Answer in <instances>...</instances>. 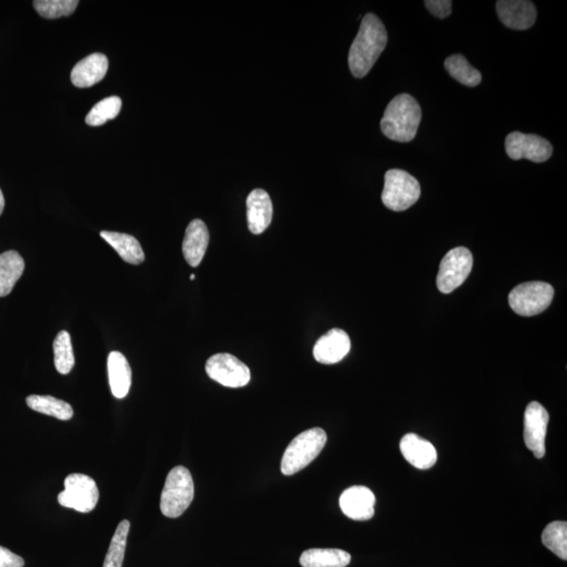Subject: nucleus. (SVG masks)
I'll use <instances>...</instances> for the list:
<instances>
[{
    "label": "nucleus",
    "instance_id": "5701e85b",
    "mask_svg": "<svg viewBox=\"0 0 567 567\" xmlns=\"http://www.w3.org/2000/svg\"><path fill=\"white\" fill-rule=\"evenodd\" d=\"M27 405L34 411L60 420H69L74 415L73 408L69 403L49 395L28 396Z\"/></svg>",
    "mask_w": 567,
    "mask_h": 567
},
{
    "label": "nucleus",
    "instance_id": "dca6fc26",
    "mask_svg": "<svg viewBox=\"0 0 567 567\" xmlns=\"http://www.w3.org/2000/svg\"><path fill=\"white\" fill-rule=\"evenodd\" d=\"M247 207L248 230L254 235H261L272 221L273 207L271 197L264 190L256 189L250 192Z\"/></svg>",
    "mask_w": 567,
    "mask_h": 567
},
{
    "label": "nucleus",
    "instance_id": "7c9ffc66",
    "mask_svg": "<svg viewBox=\"0 0 567 567\" xmlns=\"http://www.w3.org/2000/svg\"><path fill=\"white\" fill-rule=\"evenodd\" d=\"M25 560L12 553L10 549L0 547V567H23Z\"/></svg>",
    "mask_w": 567,
    "mask_h": 567
},
{
    "label": "nucleus",
    "instance_id": "f03ea898",
    "mask_svg": "<svg viewBox=\"0 0 567 567\" xmlns=\"http://www.w3.org/2000/svg\"><path fill=\"white\" fill-rule=\"evenodd\" d=\"M422 121V109L417 99L401 93L388 104L381 121L385 136L396 142H410L417 137Z\"/></svg>",
    "mask_w": 567,
    "mask_h": 567
},
{
    "label": "nucleus",
    "instance_id": "a878e982",
    "mask_svg": "<svg viewBox=\"0 0 567 567\" xmlns=\"http://www.w3.org/2000/svg\"><path fill=\"white\" fill-rule=\"evenodd\" d=\"M131 523L128 520H122L110 541L109 548L105 557L103 567H122L124 563L126 541L130 533Z\"/></svg>",
    "mask_w": 567,
    "mask_h": 567
},
{
    "label": "nucleus",
    "instance_id": "ddd939ff",
    "mask_svg": "<svg viewBox=\"0 0 567 567\" xmlns=\"http://www.w3.org/2000/svg\"><path fill=\"white\" fill-rule=\"evenodd\" d=\"M376 501V496L370 489L354 485L343 492L340 506L348 518L356 522H365L374 516Z\"/></svg>",
    "mask_w": 567,
    "mask_h": 567
},
{
    "label": "nucleus",
    "instance_id": "2f4dec72",
    "mask_svg": "<svg viewBox=\"0 0 567 567\" xmlns=\"http://www.w3.org/2000/svg\"><path fill=\"white\" fill-rule=\"evenodd\" d=\"M4 209V197L2 190H0V215H2Z\"/></svg>",
    "mask_w": 567,
    "mask_h": 567
},
{
    "label": "nucleus",
    "instance_id": "39448f33",
    "mask_svg": "<svg viewBox=\"0 0 567 567\" xmlns=\"http://www.w3.org/2000/svg\"><path fill=\"white\" fill-rule=\"evenodd\" d=\"M422 194L420 185L410 174L401 169H390L385 174L382 201L393 212H403L414 206Z\"/></svg>",
    "mask_w": 567,
    "mask_h": 567
},
{
    "label": "nucleus",
    "instance_id": "393cba45",
    "mask_svg": "<svg viewBox=\"0 0 567 567\" xmlns=\"http://www.w3.org/2000/svg\"><path fill=\"white\" fill-rule=\"evenodd\" d=\"M542 543L560 559L567 560V522L549 523L543 531Z\"/></svg>",
    "mask_w": 567,
    "mask_h": 567
},
{
    "label": "nucleus",
    "instance_id": "4468645a",
    "mask_svg": "<svg viewBox=\"0 0 567 567\" xmlns=\"http://www.w3.org/2000/svg\"><path fill=\"white\" fill-rule=\"evenodd\" d=\"M351 349L350 337L342 329H332L320 336L314 344L315 360L324 365H333L346 358Z\"/></svg>",
    "mask_w": 567,
    "mask_h": 567
},
{
    "label": "nucleus",
    "instance_id": "7ed1b4c3",
    "mask_svg": "<svg viewBox=\"0 0 567 567\" xmlns=\"http://www.w3.org/2000/svg\"><path fill=\"white\" fill-rule=\"evenodd\" d=\"M195 496V485L190 472L184 466H175L168 473L161 494L160 508L167 518H178L190 507Z\"/></svg>",
    "mask_w": 567,
    "mask_h": 567
},
{
    "label": "nucleus",
    "instance_id": "f257e3e1",
    "mask_svg": "<svg viewBox=\"0 0 567 567\" xmlns=\"http://www.w3.org/2000/svg\"><path fill=\"white\" fill-rule=\"evenodd\" d=\"M387 44L388 33L383 21L377 15L368 13L349 52V68L354 77L362 78L370 72Z\"/></svg>",
    "mask_w": 567,
    "mask_h": 567
},
{
    "label": "nucleus",
    "instance_id": "aec40b11",
    "mask_svg": "<svg viewBox=\"0 0 567 567\" xmlns=\"http://www.w3.org/2000/svg\"><path fill=\"white\" fill-rule=\"evenodd\" d=\"M101 236L126 263H130L132 265H139L144 262L143 249L136 238L126 235V233L114 231H101Z\"/></svg>",
    "mask_w": 567,
    "mask_h": 567
},
{
    "label": "nucleus",
    "instance_id": "6ab92c4d",
    "mask_svg": "<svg viewBox=\"0 0 567 567\" xmlns=\"http://www.w3.org/2000/svg\"><path fill=\"white\" fill-rule=\"evenodd\" d=\"M110 390L116 399H125L131 389L132 369L126 356L118 351L110 352L108 359Z\"/></svg>",
    "mask_w": 567,
    "mask_h": 567
},
{
    "label": "nucleus",
    "instance_id": "6e6552de",
    "mask_svg": "<svg viewBox=\"0 0 567 567\" xmlns=\"http://www.w3.org/2000/svg\"><path fill=\"white\" fill-rule=\"evenodd\" d=\"M473 255L466 247H456L443 256L437 274V288L442 294H451L466 282L472 271Z\"/></svg>",
    "mask_w": 567,
    "mask_h": 567
},
{
    "label": "nucleus",
    "instance_id": "bb28decb",
    "mask_svg": "<svg viewBox=\"0 0 567 567\" xmlns=\"http://www.w3.org/2000/svg\"><path fill=\"white\" fill-rule=\"evenodd\" d=\"M53 349H54V364L57 371L62 376H67L75 365L71 336L67 331L58 333L53 343Z\"/></svg>",
    "mask_w": 567,
    "mask_h": 567
},
{
    "label": "nucleus",
    "instance_id": "c756f323",
    "mask_svg": "<svg viewBox=\"0 0 567 567\" xmlns=\"http://www.w3.org/2000/svg\"><path fill=\"white\" fill-rule=\"evenodd\" d=\"M425 4L432 15L441 20L447 19L452 13L453 3L451 0H426Z\"/></svg>",
    "mask_w": 567,
    "mask_h": 567
},
{
    "label": "nucleus",
    "instance_id": "20e7f679",
    "mask_svg": "<svg viewBox=\"0 0 567 567\" xmlns=\"http://www.w3.org/2000/svg\"><path fill=\"white\" fill-rule=\"evenodd\" d=\"M327 442L323 429L312 428L303 432L289 443L284 453L280 471L286 476L296 474L318 458Z\"/></svg>",
    "mask_w": 567,
    "mask_h": 567
},
{
    "label": "nucleus",
    "instance_id": "cd10ccee",
    "mask_svg": "<svg viewBox=\"0 0 567 567\" xmlns=\"http://www.w3.org/2000/svg\"><path fill=\"white\" fill-rule=\"evenodd\" d=\"M122 101L119 97L112 96L103 99L101 102L93 105V108L87 114L85 122L87 126H101L113 120L120 113Z\"/></svg>",
    "mask_w": 567,
    "mask_h": 567
},
{
    "label": "nucleus",
    "instance_id": "f3484780",
    "mask_svg": "<svg viewBox=\"0 0 567 567\" xmlns=\"http://www.w3.org/2000/svg\"><path fill=\"white\" fill-rule=\"evenodd\" d=\"M109 60L101 53H93L80 61L71 73L72 83L80 89L95 85L105 77L108 73Z\"/></svg>",
    "mask_w": 567,
    "mask_h": 567
},
{
    "label": "nucleus",
    "instance_id": "412c9836",
    "mask_svg": "<svg viewBox=\"0 0 567 567\" xmlns=\"http://www.w3.org/2000/svg\"><path fill=\"white\" fill-rule=\"evenodd\" d=\"M25 271V261L15 250L0 255V297L7 296Z\"/></svg>",
    "mask_w": 567,
    "mask_h": 567
},
{
    "label": "nucleus",
    "instance_id": "c85d7f7f",
    "mask_svg": "<svg viewBox=\"0 0 567 567\" xmlns=\"http://www.w3.org/2000/svg\"><path fill=\"white\" fill-rule=\"evenodd\" d=\"M33 4L40 16L48 20H56L62 16L72 15L79 2L77 0H36Z\"/></svg>",
    "mask_w": 567,
    "mask_h": 567
},
{
    "label": "nucleus",
    "instance_id": "2eb2a0df",
    "mask_svg": "<svg viewBox=\"0 0 567 567\" xmlns=\"http://www.w3.org/2000/svg\"><path fill=\"white\" fill-rule=\"evenodd\" d=\"M401 451L408 463L419 470L431 469L438 458L433 444L414 433L401 438Z\"/></svg>",
    "mask_w": 567,
    "mask_h": 567
},
{
    "label": "nucleus",
    "instance_id": "a211bd4d",
    "mask_svg": "<svg viewBox=\"0 0 567 567\" xmlns=\"http://www.w3.org/2000/svg\"><path fill=\"white\" fill-rule=\"evenodd\" d=\"M209 244V232L206 223L200 219L191 221L187 226L183 239L184 258L191 267L201 264Z\"/></svg>",
    "mask_w": 567,
    "mask_h": 567
},
{
    "label": "nucleus",
    "instance_id": "473e14b6",
    "mask_svg": "<svg viewBox=\"0 0 567 567\" xmlns=\"http://www.w3.org/2000/svg\"><path fill=\"white\" fill-rule=\"evenodd\" d=\"M195 279H196L195 274H191V276H190V279L194 280Z\"/></svg>",
    "mask_w": 567,
    "mask_h": 567
},
{
    "label": "nucleus",
    "instance_id": "f8f14e48",
    "mask_svg": "<svg viewBox=\"0 0 567 567\" xmlns=\"http://www.w3.org/2000/svg\"><path fill=\"white\" fill-rule=\"evenodd\" d=\"M496 9L501 22L512 30H528L537 19L535 4L528 0H499Z\"/></svg>",
    "mask_w": 567,
    "mask_h": 567
},
{
    "label": "nucleus",
    "instance_id": "9b49d317",
    "mask_svg": "<svg viewBox=\"0 0 567 567\" xmlns=\"http://www.w3.org/2000/svg\"><path fill=\"white\" fill-rule=\"evenodd\" d=\"M549 415L547 409L538 401H531L524 412L523 438L526 448L538 459L545 458L546 438Z\"/></svg>",
    "mask_w": 567,
    "mask_h": 567
},
{
    "label": "nucleus",
    "instance_id": "4be33fe9",
    "mask_svg": "<svg viewBox=\"0 0 567 567\" xmlns=\"http://www.w3.org/2000/svg\"><path fill=\"white\" fill-rule=\"evenodd\" d=\"M351 563V555L337 548H312L302 554L303 567H346Z\"/></svg>",
    "mask_w": 567,
    "mask_h": 567
},
{
    "label": "nucleus",
    "instance_id": "9d476101",
    "mask_svg": "<svg viewBox=\"0 0 567 567\" xmlns=\"http://www.w3.org/2000/svg\"><path fill=\"white\" fill-rule=\"evenodd\" d=\"M506 150L513 160L528 159L535 163L546 162L553 154V146L547 139L534 134L514 132L507 134Z\"/></svg>",
    "mask_w": 567,
    "mask_h": 567
},
{
    "label": "nucleus",
    "instance_id": "0eeeda50",
    "mask_svg": "<svg viewBox=\"0 0 567 567\" xmlns=\"http://www.w3.org/2000/svg\"><path fill=\"white\" fill-rule=\"evenodd\" d=\"M99 490L95 481L85 474L69 475L64 481V490L58 495V502L63 507L80 513H90L96 507Z\"/></svg>",
    "mask_w": 567,
    "mask_h": 567
},
{
    "label": "nucleus",
    "instance_id": "b1692460",
    "mask_svg": "<svg viewBox=\"0 0 567 567\" xmlns=\"http://www.w3.org/2000/svg\"><path fill=\"white\" fill-rule=\"evenodd\" d=\"M444 68L455 80L469 87L477 86L482 83V74L463 55H452L444 61Z\"/></svg>",
    "mask_w": 567,
    "mask_h": 567
},
{
    "label": "nucleus",
    "instance_id": "423d86ee",
    "mask_svg": "<svg viewBox=\"0 0 567 567\" xmlns=\"http://www.w3.org/2000/svg\"><path fill=\"white\" fill-rule=\"evenodd\" d=\"M555 291L552 285L545 282L520 284L511 291L508 303L511 308L522 317H534L551 305Z\"/></svg>",
    "mask_w": 567,
    "mask_h": 567
},
{
    "label": "nucleus",
    "instance_id": "1a4fd4ad",
    "mask_svg": "<svg viewBox=\"0 0 567 567\" xmlns=\"http://www.w3.org/2000/svg\"><path fill=\"white\" fill-rule=\"evenodd\" d=\"M207 376L213 381L228 388L245 387L251 378L249 368L230 353H218L208 359Z\"/></svg>",
    "mask_w": 567,
    "mask_h": 567
}]
</instances>
